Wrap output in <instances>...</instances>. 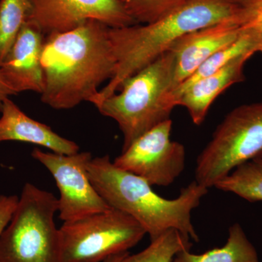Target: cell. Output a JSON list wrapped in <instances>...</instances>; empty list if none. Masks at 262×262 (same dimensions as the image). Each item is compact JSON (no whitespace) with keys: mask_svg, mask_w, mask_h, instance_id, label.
Returning <instances> with one entry per match:
<instances>
[{"mask_svg":"<svg viewBox=\"0 0 262 262\" xmlns=\"http://www.w3.org/2000/svg\"><path fill=\"white\" fill-rule=\"evenodd\" d=\"M256 53H262L259 39L251 30L241 27V34L234 42L210 57L187 80L169 93L167 97L169 106L173 108L176 107L175 101L179 95L196 81L215 73L238 57L245 55L253 56Z\"/></svg>","mask_w":262,"mask_h":262,"instance_id":"15","label":"cell"},{"mask_svg":"<svg viewBox=\"0 0 262 262\" xmlns=\"http://www.w3.org/2000/svg\"><path fill=\"white\" fill-rule=\"evenodd\" d=\"M44 36L35 24L28 20L0 63L3 77L15 95L24 91L40 95L43 92L44 75L41 57Z\"/></svg>","mask_w":262,"mask_h":262,"instance_id":"12","label":"cell"},{"mask_svg":"<svg viewBox=\"0 0 262 262\" xmlns=\"http://www.w3.org/2000/svg\"><path fill=\"white\" fill-rule=\"evenodd\" d=\"M88 170L91 183L108 206L137 221L150 241L175 229L199 241L192 212L201 204L208 188L194 180L182 188L177 198L166 199L153 191L152 186L144 179L117 167L107 155L93 158Z\"/></svg>","mask_w":262,"mask_h":262,"instance_id":"3","label":"cell"},{"mask_svg":"<svg viewBox=\"0 0 262 262\" xmlns=\"http://www.w3.org/2000/svg\"><path fill=\"white\" fill-rule=\"evenodd\" d=\"M174 67L173 53L167 51L124 81L119 94L96 106L101 115L118 124L123 134L122 151L147 131L170 120L173 108L167 97L173 90Z\"/></svg>","mask_w":262,"mask_h":262,"instance_id":"4","label":"cell"},{"mask_svg":"<svg viewBox=\"0 0 262 262\" xmlns=\"http://www.w3.org/2000/svg\"><path fill=\"white\" fill-rule=\"evenodd\" d=\"M32 156L49 170L56 181L60 192L58 212L63 222L112 208L90 179L88 165L93 157L89 151L61 155L34 148Z\"/></svg>","mask_w":262,"mask_h":262,"instance_id":"8","label":"cell"},{"mask_svg":"<svg viewBox=\"0 0 262 262\" xmlns=\"http://www.w3.org/2000/svg\"><path fill=\"white\" fill-rule=\"evenodd\" d=\"M29 21L44 35L73 30L89 20L120 28L137 24L120 0H31Z\"/></svg>","mask_w":262,"mask_h":262,"instance_id":"10","label":"cell"},{"mask_svg":"<svg viewBox=\"0 0 262 262\" xmlns=\"http://www.w3.org/2000/svg\"><path fill=\"white\" fill-rule=\"evenodd\" d=\"M58 198L26 183L10 223L0 237V262H62Z\"/></svg>","mask_w":262,"mask_h":262,"instance_id":"5","label":"cell"},{"mask_svg":"<svg viewBox=\"0 0 262 262\" xmlns=\"http://www.w3.org/2000/svg\"><path fill=\"white\" fill-rule=\"evenodd\" d=\"M110 29L91 20L73 30L46 36L41 57L42 103L61 110L93 102L99 86L116 71Z\"/></svg>","mask_w":262,"mask_h":262,"instance_id":"1","label":"cell"},{"mask_svg":"<svg viewBox=\"0 0 262 262\" xmlns=\"http://www.w3.org/2000/svg\"><path fill=\"white\" fill-rule=\"evenodd\" d=\"M241 33L237 16L179 38L169 50L173 53L175 63L173 90L187 80L210 57L234 42Z\"/></svg>","mask_w":262,"mask_h":262,"instance_id":"11","label":"cell"},{"mask_svg":"<svg viewBox=\"0 0 262 262\" xmlns=\"http://www.w3.org/2000/svg\"><path fill=\"white\" fill-rule=\"evenodd\" d=\"M31 12V0H0V63L28 21Z\"/></svg>","mask_w":262,"mask_h":262,"instance_id":"19","label":"cell"},{"mask_svg":"<svg viewBox=\"0 0 262 262\" xmlns=\"http://www.w3.org/2000/svg\"><path fill=\"white\" fill-rule=\"evenodd\" d=\"M0 112V144L5 141H20L43 146L57 154L79 152L78 144L58 135L46 124L33 120L10 98L2 103Z\"/></svg>","mask_w":262,"mask_h":262,"instance_id":"13","label":"cell"},{"mask_svg":"<svg viewBox=\"0 0 262 262\" xmlns=\"http://www.w3.org/2000/svg\"><path fill=\"white\" fill-rule=\"evenodd\" d=\"M191 239L177 229H170L150 241L145 249L136 254L127 253L120 262H173L177 253L190 251Z\"/></svg>","mask_w":262,"mask_h":262,"instance_id":"18","label":"cell"},{"mask_svg":"<svg viewBox=\"0 0 262 262\" xmlns=\"http://www.w3.org/2000/svg\"><path fill=\"white\" fill-rule=\"evenodd\" d=\"M137 24L151 23L184 4L187 0H120Z\"/></svg>","mask_w":262,"mask_h":262,"instance_id":"20","label":"cell"},{"mask_svg":"<svg viewBox=\"0 0 262 262\" xmlns=\"http://www.w3.org/2000/svg\"><path fill=\"white\" fill-rule=\"evenodd\" d=\"M127 253H128V252H124L113 255V256H110V257L105 259L103 262H120L122 258L126 256Z\"/></svg>","mask_w":262,"mask_h":262,"instance_id":"24","label":"cell"},{"mask_svg":"<svg viewBox=\"0 0 262 262\" xmlns=\"http://www.w3.org/2000/svg\"><path fill=\"white\" fill-rule=\"evenodd\" d=\"M173 262H260L254 246L238 223L229 228L227 243L222 247L213 248L201 254L190 251L177 253Z\"/></svg>","mask_w":262,"mask_h":262,"instance_id":"16","label":"cell"},{"mask_svg":"<svg viewBox=\"0 0 262 262\" xmlns=\"http://www.w3.org/2000/svg\"><path fill=\"white\" fill-rule=\"evenodd\" d=\"M252 56L238 57L215 73L191 84L177 98L176 106L187 108L193 123L201 125L215 98L232 84L246 80L244 66Z\"/></svg>","mask_w":262,"mask_h":262,"instance_id":"14","label":"cell"},{"mask_svg":"<svg viewBox=\"0 0 262 262\" xmlns=\"http://www.w3.org/2000/svg\"><path fill=\"white\" fill-rule=\"evenodd\" d=\"M239 21L242 28L256 34L262 47V0H251L241 5Z\"/></svg>","mask_w":262,"mask_h":262,"instance_id":"21","label":"cell"},{"mask_svg":"<svg viewBox=\"0 0 262 262\" xmlns=\"http://www.w3.org/2000/svg\"><path fill=\"white\" fill-rule=\"evenodd\" d=\"M13 95H15V93L7 83L6 80H5L3 73H2L1 69H0V106L5 99L10 98Z\"/></svg>","mask_w":262,"mask_h":262,"instance_id":"23","label":"cell"},{"mask_svg":"<svg viewBox=\"0 0 262 262\" xmlns=\"http://www.w3.org/2000/svg\"><path fill=\"white\" fill-rule=\"evenodd\" d=\"M232 1L237 5H243L248 3V2L251 1V0H232Z\"/></svg>","mask_w":262,"mask_h":262,"instance_id":"25","label":"cell"},{"mask_svg":"<svg viewBox=\"0 0 262 262\" xmlns=\"http://www.w3.org/2000/svg\"><path fill=\"white\" fill-rule=\"evenodd\" d=\"M18 199L16 195H0V237L13 217Z\"/></svg>","mask_w":262,"mask_h":262,"instance_id":"22","label":"cell"},{"mask_svg":"<svg viewBox=\"0 0 262 262\" xmlns=\"http://www.w3.org/2000/svg\"><path fill=\"white\" fill-rule=\"evenodd\" d=\"M262 160V101L237 106L226 115L196 158L195 181L208 188L243 164Z\"/></svg>","mask_w":262,"mask_h":262,"instance_id":"6","label":"cell"},{"mask_svg":"<svg viewBox=\"0 0 262 262\" xmlns=\"http://www.w3.org/2000/svg\"><path fill=\"white\" fill-rule=\"evenodd\" d=\"M241 5L232 0H187L158 19L145 24L110 29L117 61L115 75L93 101L97 106L120 89L122 82L152 63L188 33L238 16Z\"/></svg>","mask_w":262,"mask_h":262,"instance_id":"2","label":"cell"},{"mask_svg":"<svg viewBox=\"0 0 262 262\" xmlns=\"http://www.w3.org/2000/svg\"><path fill=\"white\" fill-rule=\"evenodd\" d=\"M172 124L170 119L143 134L113 163L150 185L168 187L173 184L185 168L186 150L181 143L170 139Z\"/></svg>","mask_w":262,"mask_h":262,"instance_id":"9","label":"cell"},{"mask_svg":"<svg viewBox=\"0 0 262 262\" xmlns=\"http://www.w3.org/2000/svg\"><path fill=\"white\" fill-rule=\"evenodd\" d=\"M214 187L236 194L250 203L262 201V160L239 165L217 182Z\"/></svg>","mask_w":262,"mask_h":262,"instance_id":"17","label":"cell"},{"mask_svg":"<svg viewBox=\"0 0 262 262\" xmlns=\"http://www.w3.org/2000/svg\"><path fill=\"white\" fill-rule=\"evenodd\" d=\"M146 234L130 215L115 208L63 222L59 228L62 262H101L130 249Z\"/></svg>","mask_w":262,"mask_h":262,"instance_id":"7","label":"cell"}]
</instances>
